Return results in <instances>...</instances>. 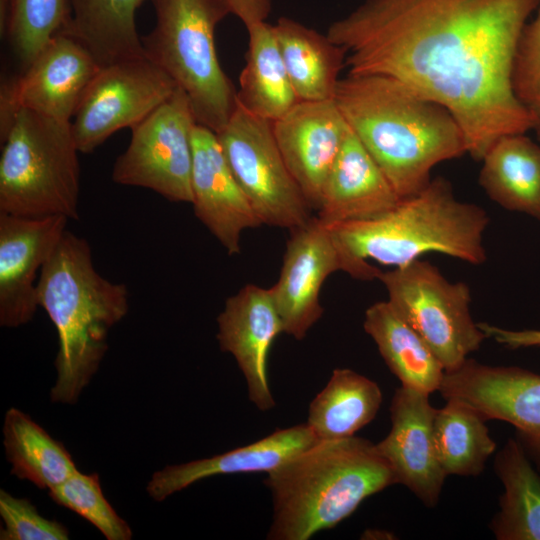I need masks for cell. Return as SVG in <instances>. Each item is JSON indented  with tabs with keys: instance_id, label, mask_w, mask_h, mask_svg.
<instances>
[{
	"instance_id": "cell-1",
	"label": "cell",
	"mask_w": 540,
	"mask_h": 540,
	"mask_svg": "<svg viewBox=\"0 0 540 540\" xmlns=\"http://www.w3.org/2000/svg\"><path fill=\"white\" fill-rule=\"evenodd\" d=\"M538 0H365L328 28L352 75L398 80L453 115L481 161L501 137L533 130L512 85Z\"/></svg>"
},
{
	"instance_id": "cell-2",
	"label": "cell",
	"mask_w": 540,
	"mask_h": 540,
	"mask_svg": "<svg viewBox=\"0 0 540 540\" xmlns=\"http://www.w3.org/2000/svg\"><path fill=\"white\" fill-rule=\"evenodd\" d=\"M334 101L400 198L424 189L437 164L467 154L450 111L393 78L348 74Z\"/></svg>"
},
{
	"instance_id": "cell-3",
	"label": "cell",
	"mask_w": 540,
	"mask_h": 540,
	"mask_svg": "<svg viewBox=\"0 0 540 540\" xmlns=\"http://www.w3.org/2000/svg\"><path fill=\"white\" fill-rule=\"evenodd\" d=\"M488 224L483 208L459 201L450 182L436 177L420 192L401 198L376 217L328 225L354 278L373 280L381 270L371 261L397 268L430 252L482 264Z\"/></svg>"
},
{
	"instance_id": "cell-4",
	"label": "cell",
	"mask_w": 540,
	"mask_h": 540,
	"mask_svg": "<svg viewBox=\"0 0 540 540\" xmlns=\"http://www.w3.org/2000/svg\"><path fill=\"white\" fill-rule=\"evenodd\" d=\"M37 297L58 335L51 400L75 403L108 349L110 328L128 312L127 287L104 278L87 240L66 230L41 269Z\"/></svg>"
},
{
	"instance_id": "cell-5",
	"label": "cell",
	"mask_w": 540,
	"mask_h": 540,
	"mask_svg": "<svg viewBox=\"0 0 540 540\" xmlns=\"http://www.w3.org/2000/svg\"><path fill=\"white\" fill-rule=\"evenodd\" d=\"M396 483L376 444L351 436L318 440L267 473L273 500L270 540H308Z\"/></svg>"
},
{
	"instance_id": "cell-6",
	"label": "cell",
	"mask_w": 540,
	"mask_h": 540,
	"mask_svg": "<svg viewBox=\"0 0 540 540\" xmlns=\"http://www.w3.org/2000/svg\"><path fill=\"white\" fill-rule=\"evenodd\" d=\"M0 138V212L77 220L80 152L71 121L17 109Z\"/></svg>"
},
{
	"instance_id": "cell-7",
	"label": "cell",
	"mask_w": 540,
	"mask_h": 540,
	"mask_svg": "<svg viewBox=\"0 0 540 540\" xmlns=\"http://www.w3.org/2000/svg\"><path fill=\"white\" fill-rule=\"evenodd\" d=\"M155 25L141 37L146 57L187 95L196 122L220 132L238 100L215 47L217 25L231 10L226 0H150Z\"/></svg>"
},
{
	"instance_id": "cell-8",
	"label": "cell",
	"mask_w": 540,
	"mask_h": 540,
	"mask_svg": "<svg viewBox=\"0 0 540 540\" xmlns=\"http://www.w3.org/2000/svg\"><path fill=\"white\" fill-rule=\"evenodd\" d=\"M388 302L424 339L445 372L458 369L486 337L470 313L471 294L464 282H450L428 261L381 271Z\"/></svg>"
},
{
	"instance_id": "cell-9",
	"label": "cell",
	"mask_w": 540,
	"mask_h": 540,
	"mask_svg": "<svg viewBox=\"0 0 540 540\" xmlns=\"http://www.w3.org/2000/svg\"><path fill=\"white\" fill-rule=\"evenodd\" d=\"M216 134L262 224L291 230L310 220L312 208L282 157L271 121L238 103L226 126Z\"/></svg>"
},
{
	"instance_id": "cell-10",
	"label": "cell",
	"mask_w": 540,
	"mask_h": 540,
	"mask_svg": "<svg viewBox=\"0 0 540 540\" xmlns=\"http://www.w3.org/2000/svg\"><path fill=\"white\" fill-rule=\"evenodd\" d=\"M196 119L185 92L174 93L131 128L126 150L116 159L115 183L150 189L172 202H192V129Z\"/></svg>"
},
{
	"instance_id": "cell-11",
	"label": "cell",
	"mask_w": 540,
	"mask_h": 540,
	"mask_svg": "<svg viewBox=\"0 0 540 540\" xmlns=\"http://www.w3.org/2000/svg\"><path fill=\"white\" fill-rule=\"evenodd\" d=\"M177 87L146 55L101 66L71 119L79 152L91 153L115 132L133 128Z\"/></svg>"
},
{
	"instance_id": "cell-12",
	"label": "cell",
	"mask_w": 540,
	"mask_h": 540,
	"mask_svg": "<svg viewBox=\"0 0 540 540\" xmlns=\"http://www.w3.org/2000/svg\"><path fill=\"white\" fill-rule=\"evenodd\" d=\"M91 52L66 31L55 35L0 93V126L17 109L71 121L88 85L100 69Z\"/></svg>"
},
{
	"instance_id": "cell-13",
	"label": "cell",
	"mask_w": 540,
	"mask_h": 540,
	"mask_svg": "<svg viewBox=\"0 0 540 540\" xmlns=\"http://www.w3.org/2000/svg\"><path fill=\"white\" fill-rule=\"evenodd\" d=\"M350 275L331 228L319 217L290 230L278 281L271 287L284 333L302 340L321 318L320 291L334 272Z\"/></svg>"
},
{
	"instance_id": "cell-14",
	"label": "cell",
	"mask_w": 540,
	"mask_h": 540,
	"mask_svg": "<svg viewBox=\"0 0 540 540\" xmlns=\"http://www.w3.org/2000/svg\"><path fill=\"white\" fill-rule=\"evenodd\" d=\"M445 398L467 403L487 420L512 424L519 442L540 469V375L515 366H490L467 359L445 372L439 388Z\"/></svg>"
},
{
	"instance_id": "cell-15",
	"label": "cell",
	"mask_w": 540,
	"mask_h": 540,
	"mask_svg": "<svg viewBox=\"0 0 540 540\" xmlns=\"http://www.w3.org/2000/svg\"><path fill=\"white\" fill-rule=\"evenodd\" d=\"M63 216L0 212V325L17 328L34 317L41 269L66 232Z\"/></svg>"
},
{
	"instance_id": "cell-16",
	"label": "cell",
	"mask_w": 540,
	"mask_h": 540,
	"mask_svg": "<svg viewBox=\"0 0 540 540\" xmlns=\"http://www.w3.org/2000/svg\"><path fill=\"white\" fill-rule=\"evenodd\" d=\"M192 149L194 214L228 255H237L241 251L242 232L262 223L237 182L217 134L196 122Z\"/></svg>"
},
{
	"instance_id": "cell-17",
	"label": "cell",
	"mask_w": 540,
	"mask_h": 540,
	"mask_svg": "<svg viewBox=\"0 0 540 540\" xmlns=\"http://www.w3.org/2000/svg\"><path fill=\"white\" fill-rule=\"evenodd\" d=\"M436 410L429 403V394L401 385L390 405L391 429L376 444L396 483L405 485L429 507L438 503L447 476L435 447Z\"/></svg>"
},
{
	"instance_id": "cell-18",
	"label": "cell",
	"mask_w": 540,
	"mask_h": 540,
	"mask_svg": "<svg viewBox=\"0 0 540 540\" xmlns=\"http://www.w3.org/2000/svg\"><path fill=\"white\" fill-rule=\"evenodd\" d=\"M217 324L219 347L234 357L246 380L250 401L261 411L272 409L275 401L267 361L274 339L284 329L271 287L243 286L227 298Z\"/></svg>"
},
{
	"instance_id": "cell-19",
	"label": "cell",
	"mask_w": 540,
	"mask_h": 540,
	"mask_svg": "<svg viewBox=\"0 0 540 540\" xmlns=\"http://www.w3.org/2000/svg\"><path fill=\"white\" fill-rule=\"evenodd\" d=\"M282 157L312 209L318 210L323 188L348 125L334 99L299 101L272 122Z\"/></svg>"
},
{
	"instance_id": "cell-20",
	"label": "cell",
	"mask_w": 540,
	"mask_h": 540,
	"mask_svg": "<svg viewBox=\"0 0 540 540\" xmlns=\"http://www.w3.org/2000/svg\"><path fill=\"white\" fill-rule=\"evenodd\" d=\"M317 441L318 438L307 423L276 429L256 442L219 455L168 465L152 475L147 492L155 501H163L170 495L208 477L269 473Z\"/></svg>"
},
{
	"instance_id": "cell-21",
	"label": "cell",
	"mask_w": 540,
	"mask_h": 540,
	"mask_svg": "<svg viewBox=\"0 0 540 540\" xmlns=\"http://www.w3.org/2000/svg\"><path fill=\"white\" fill-rule=\"evenodd\" d=\"M401 198L348 126L327 176L318 215L326 224L364 220L393 208Z\"/></svg>"
},
{
	"instance_id": "cell-22",
	"label": "cell",
	"mask_w": 540,
	"mask_h": 540,
	"mask_svg": "<svg viewBox=\"0 0 540 540\" xmlns=\"http://www.w3.org/2000/svg\"><path fill=\"white\" fill-rule=\"evenodd\" d=\"M272 30L299 101L334 99L346 51L326 34L287 17Z\"/></svg>"
},
{
	"instance_id": "cell-23",
	"label": "cell",
	"mask_w": 540,
	"mask_h": 540,
	"mask_svg": "<svg viewBox=\"0 0 540 540\" xmlns=\"http://www.w3.org/2000/svg\"><path fill=\"white\" fill-rule=\"evenodd\" d=\"M363 328L402 386L429 395L439 391L445 373L442 363L388 301L376 302L366 309Z\"/></svg>"
},
{
	"instance_id": "cell-24",
	"label": "cell",
	"mask_w": 540,
	"mask_h": 540,
	"mask_svg": "<svg viewBox=\"0 0 540 540\" xmlns=\"http://www.w3.org/2000/svg\"><path fill=\"white\" fill-rule=\"evenodd\" d=\"M525 134L505 135L491 146L479 184L501 207L540 220V146Z\"/></svg>"
},
{
	"instance_id": "cell-25",
	"label": "cell",
	"mask_w": 540,
	"mask_h": 540,
	"mask_svg": "<svg viewBox=\"0 0 540 540\" xmlns=\"http://www.w3.org/2000/svg\"><path fill=\"white\" fill-rule=\"evenodd\" d=\"M246 63L239 77L238 103L252 114L275 121L299 99L286 71L272 25L266 21L246 28Z\"/></svg>"
},
{
	"instance_id": "cell-26",
	"label": "cell",
	"mask_w": 540,
	"mask_h": 540,
	"mask_svg": "<svg viewBox=\"0 0 540 540\" xmlns=\"http://www.w3.org/2000/svg\"><path fill=\"white\" fill-rule=\"evenodd\" d=\"M145 0H69L66 32L79 40L100 66L145 56L135 13Z\"/></svg>"
},
{
	"instance_id": "cell-27",
	"label": "cell",
	"mask_w": 540,
	"mask_h": 540,
	"mask_svg": "<svg viewBox=\"0 0 540 540\" xmlns=\"http://www.w3.org/2000/svg\"><path fill=\"white\" fill-rule=\"evenodd\" d=\"M382 400L376 382L351 369L336 368L311 401L306 423L318 440L351 437L375 418Z\"/></svg>"
},
{
	"instance_id": "cell-28",
	"label": "cell",
	"mask_w": 540,
	"mask_h": 540,
	"mask_svg": "<svg viewBox=\"0 0 540 540\" xmlns=\"http://www.w3.org/2000/svg\"><path fill=\"white\" fill-rule=\"evenodd\" d=\"M494 469L504 486L492 530L500 540H540V474L522 444L509 439L497 453Z\"/></svg>"
},
{
	"instance_id": "cell-29",
	"label": "cell",
	"mask_w": 540,
	"mask_h": 540,
	"mask_svg": "<svg viewBox=\"0 0 540 540\" xmlns=\"http://www.w3.org/2000/svg\"><path fill=\"white\" fill-rule=\"evenodd\" d=\"M3 436L11 473L39 489L50 490L77 471L64 445L17 408L6 412Z\"/></svg>"
},
{
	"instance_id": "cell-30",
	"label": "cell",
	"mask_w": 540,
	"mask_h": 540,
	"mask_svg": "<svg viewBox=\"0 0 540 540\" xmlns=\"http://www.w3.org/2000/svg\"><path fill=\"white\" fill-rule=\"evenodd\" d=\"M486 418L465 402L448 399L436 410L434 441L446 475L475 476L496 449Z\"/></svg>"
},
{
	"instance_id": "cell-31",
	"label": "cell",
	"mask_w": 540,
	"mask_h": 540,
	"mask_svg": "<svg viewBox=\"0 0 540 540\" xmlns=\"http://www.w3.org/2000/svg\"><path fill=\"white\" fill-rule=\"evenodd\" d=\"M69 0H0V30L22 66L70 22Z\"/></svg>"
},
{
	"instance_id": "cell-32",
	"label": "cell",
	"mask_w": 540,
	"mask_h": 540,
	"mask_svg": "<svg viewBox=\"0 0 540 540\" xmlns=\"http://www.w3.org/2000/svg\"><path fill=\"white\" fill-rule=\"evenodd\" d=\"M50 498L80 515L95 526L108 540H129L130 526L105 498L98 474L74 472L58 486L49 490Z\"/></svg>"
},
{
	"instance_id": "cell-33",
	"label": "cell",
	"mask_w": 540,
	"mask_h": 540,
	"mask_svg": "<svg viewBox=\"0 0 540 540\" xmlns=\"http://www.w3.org/2000/svg\"><path fill=\"white\" fill-rule=\"evenodd\" d=\"M514 93L533 120L540 139V0L518 42L512 72Z\"/></svg>"
},
{
	"instance_id": "cell-34",
	"label": "cell",
	"mask_w": 540,
	"mask_h": 540,
	"mask_svg": "<svg viewBox=\"0 0 540 540\" xmlns=\"http://www.w3.org/2000/svg\"><path fill=\"white\" fill-rule=\"evenodd\" d=\"M0 516L4 526L1 540H67L69 532L61 523L44 518L26 498L0 490Z\"/></svg>"
},
{
	"instance_id": "cell-35",
	"label": "cell",
	"mask_w": 540,
	"mask_h": 540,
	"mask_svg": "<svg viewBox=\"0 0 540 540\" xmlns=\"http://www.w3.org/2000/svg\"><path fill=\"white\" fill-rule=\"evenodd\" d=\"M479 327L486 337L493 338L509 348L540 346V330H508L486 323H479Z\"/></svg>"
},
{
	"instance_id": "cell-36",
	"label": "cell",
	"mask_w": 540,
	"mask_h": 540,
	"mask_svg": "<svg viewBox=\"0 0 540 540\" xmlns=\"http://www.w3.org/2000/svg\"><path fill=\"white\" fill-rule=\"evenodd\" d=\"M231 14L241 20L245 28L266 21L271 12L272 0H226Z\"/></svg>"
}]
</instances>
